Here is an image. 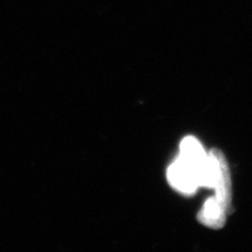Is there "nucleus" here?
I'll use <instances>...</instances> for the list:
<instances>
[{
  "mask_svg": "<svg viewBox=\"0 0 252 252\" xmlns=\"http://www.w3.org/2000/svg\"><path fill=\"white\" fill-rule=\"evenodd\" d=\"M228 210L215 196H212L205 202L198 212L197 220L203 225L218 230L225 224Z\"/></svg>",
  "mask_w": 252,
  "mask_h": 252,
  "instance_id": "3",
  "label": "nucleus"
},
{
  "mask_svg": "<svg viewBox=\"0 0 252 252\" xmlns=\"http://www.w3.org/2000/svg\"><path fill=\"white\" fill-rule=\"evenodd\" d=\"M167 180L174 189L186 195L194 193L200 187L196 173L180 156L168 167Z\"/></svg>",
  "mask_w": 252,
  "mask_h": 252,
  "instance_id": "2",
  "label": "nucleus"
},
{
  "mask_svg": "<svg viewBox=\"0 0 252 252\" xmlns=\"http://www.w3.org/2000/svg\"><path fill=\"white\" fill-rule=\"evenodd\" d=\"M212 164L211 188L215 189V197L228 209L232 202V181L228 162L224 154L218 149H212L209 153Z\"/></svg>",
  "mask_w": 252,
  "mask_h": 252,
  "instance_id": "1",
  "label": "nucleus"
}]
</instances>
